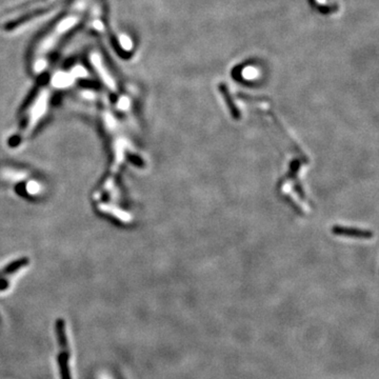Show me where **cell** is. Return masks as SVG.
<instances>
[{
	"label": "cell",
	"mask_w": 379,
	"mask_h": 379,
	"mask_svg": "<svg viewBox=\"0 0 379 379\" xmlns=\"http://www.w3.org/2000/svg\"><path fill=\"white\" fill-rule=\"evenodd\" d=\"M29 263V260L27 258H23L20 260H17V261H14L11 263V265H9L8 267H6L4 269V271L0 273V275H8V274H12V273H15L16 271H18L19 269H21L23 267H26Z\"/></svg>",
	"instance_id": "cell-4"
},
{
	"label": "cell",
	"mask_w": 379,
	"mask_h": 379,
	"mask_svg": "<svg viewBox=\"0 0 379 379\" xmlns=\"http://www.w3.org/2000/svg\"><path fill=\"white\" fill-rule=\"evenodd\" d=\"M91 62L92 65L96 68L100 77H102L103 81L107 83V86L111 89H115V83L111 75H109V72L107 70V66L103 61V58L98 54V53H92L91 55Z\"/></svg>",
	"instance_id": "cell-3"
},
{
	"label": "cell",
	"mask_w": 379,
	"mask_h": 379,
	"mask_svg": "<svg viewBox=\"0 0 379 379\" xmlns=\"http://www.w3.org/2000/svg\"><path fill=\"white\" fill-rule=\"evenodd\" d=\"M92 3L93 0H72L66 12L38 39L32 51L30 60L33 73L40 74L46 70L50 56L54 53L63 38L80 24L84 13Z\"/></svg>",
	"instance_id": "cell-1"
},
{
	"label": "cell",
	"mask_w": 379,
	"mask_h": 379,
	"mask_svg": "<svg viewBox=\"0 0 379 379\" xmlns=\"http://www.w3.org/2000/svg\"><path fill=\"white\" fill-rule=\"evenodd\" d=\"M56 335L59 343L60 352L58 355V365L60 367L61 379H72L70 370V347L69 339L66 332V324L62 319H57L56 321Z\"/></svg>",
	"instance_id": "cell-2"
}]
</instances>
